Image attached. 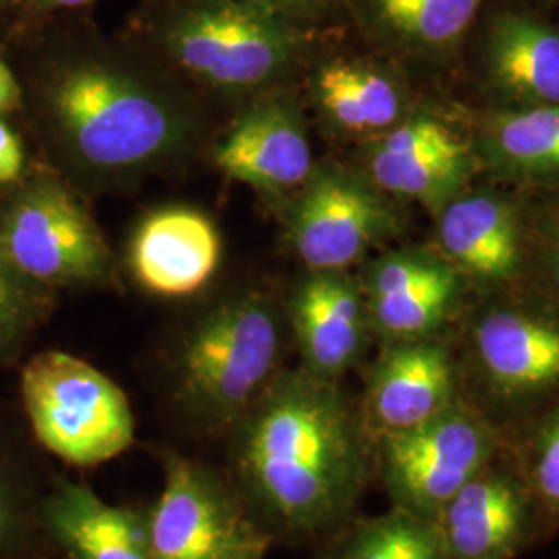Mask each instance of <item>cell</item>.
Instances as JSON below:
<instances>
[{
  "mask_svg": "<svg viewBox=\"0 0 559 559\" xmlns=\"http://www.w3.org/2000/svg\"><path fill=\"white\" fill-rule=\"evenodd\" d=\"M240 475L270 520L318 535L348 519L373 466L360 413L307 371L267 385L239 440Z\"/></svg>",
  "mask_w": 559,
  "mask_h": 559,
  "instance_id": "6da1fadb",
  "label": "cell"
},
{
  "mask_svg": "<svg viewBox=\"0 0 559 559\" xmlns=\"http://www.w3.org/2000/svg\"><path fill=\"white\" fill-rule=\"evenodd\" d=\"M462 392L512 440L559 400V305L489 300L466 323Z\"/></svg>",
  "mask_w": 559,
  "mask_h": 559,
  "instance_id": "7a4b0ae2",
  "label": "cell"
},
{
  "mask_svg": "<svg viewBox=\"0 0 559 559\" xmlns=\"http://www.w3.org/2000/svg\"><path fill=\"white\" fill-rule=\"evenodd\" d=\"M50 108L73 154L94 170L147 166L175 152L185 135L173 102L104 62L62 71L50 90Z\"/></svg>",
  "mask_w": 559,
  "mask_h": 559,
  "instance_id": "3957f363",
  "label": "cell"
},
{
  "mask_svg": "<svg viewBox=\"0 0 559 559\" xmlns=\"http://www.w3.org/2000/svg\"><path fill=\"white\" fill-rule=\"evenodd\" d=\"M21 394L44 448L75 466L117 459L135 440L131 404L115 381L90 362L46 350L21 373Z\"/></svg>",
  "mask_w": 559,
  "mask_h": 559,
  "instance_id": "277c9868",
  "label": "cell"
},
{
  "mask_svg": "<svg viewBox=\"0 0 559 559\" xmlns=\"http://www.w3.org/2000/svg\"><path fill=\"white\" fill-rule=\"evenodd\" d=\"M302 25L235 0H198L168 21L164 46L195 80L260 87L297 60L309 40Z\"/></svg>",
  "mask_w": 559,
  "mask_h": 559,
  "instance_id": "5b68a950",
  "label": "cell"
},
{
  "mask_svg": "<svg viewBox=\"0 0 559 559\" xmlns=\"http://www.w3.org/2000/svg\"><path fill=\"white\" fill-rule=\"evenodd\" d=\"M500 429L466 399L408 431L373 443L392 506L433 524L443 506L506 448Z\"/></svg>",
  "mask_w": 559,
  "mask_h": 559,
  "instance_id": "8992f818",
  "label": "cell"
},
{
  "mask_svg": "<svg viewBox=\"0 0 559 559\" xmlns=\"http://www.w3.org/2000/svg\"><path fill=\"white\" fill-rule=\"evenodd\" d=\"M280 359V321L261 297L228 300L200 321L180 350V394L226 420L267 390Z\"/></svg>",
  "mask_w": 559,
  "mask_h": 559,
  "instance_id": "52a82bcc",
  "label": "cell"
},
{
  "mask_svg": "<svg viewBox=\"0 0 559 559\" xmlns=\"http://www.w3.org/2000/svg\"><path fill=\"white\" fill-rule=\"evenodd\" d=\"M0 260L25 278L73 284L102 276L110 251L78 200L57 182L40 180L4 216Z\"/></svg>",
  "mask_w": 559,
  "mask_h": 559,
  "instance_id": "ba28073f",
  "label": "cell"
},
{
  "mask_svg": "<svg viewBox=\"0 0 559 559\" xmlns=\"http://www.w3.org/2000/svg\"><path fill=\"white\" fill-rule=\"evenodd\" d=\"M443 559H516L551 533L508 443L433 520Z\"/></svg>",
  "mask_w": 559,
  "mask_h": 559,
  "instance_id": "9c48e42d",
  "label": "cell"
},
{
  "mask_svg": "<svg viewBox=\"0 0 559 559\" xmlns=\"http://www.w3.org/2000/svg\"><path fill=\"white\" fill-rule=\"evenodd\" d=\"M293 205L290 239L311 272H344L394 218L376 187L342 170H313Z\"/></svg>",
  "mask_w": 559,
  "mask_h": 559,
  "instance_id": "30bf717a",
  "label": "cell"
},
{
  "mask_svg": "<svg viewBox=\"0 0 559 559\" xmlns=\"http://www.w3.org/2000/svg\"><path fill=\"white\" fill-rule=\"evenodd\" d=\"M460 399V359L445 336L388 342L369 373L360 420L376 443L438 417Z\"/></svg>",
  "mask_w": 559,
  "mask_h": 559,
  "instance_id": "8fae6325",
  "label": "cell"
},
{
  "mask_svg": "<svg viewBox=\"0 0 559 559\" xmlns=\"http://www.w3.org/2000/svg\"><path fill=\"white\" fill-rule=\"evenodd\" d=\"M362 299L369 328L385 344L438 338L459 313L462 282L452 263L394 253L371 265Z\"/></svg>",
  "mask_w": 559,
  "mask_h": 559,
  "instance_id": "7c38bea8",
  "label": "cell"
},
{
  "mask_svg": "<svg viewBox=\"0 0 559 559\" xmlns=\"http://www.w3.org/2000/svg\"><path fill=\"white\" fill-rule=\"evenodd\" d=\"M147 535L152 559H222L258 539L210 477L182 459L168 462Z\"/></svg>",
  "mask_w": 559,
  "mask_h": 559,
  "instance_id": "4fadbf2b",
  "label": "cell"
},
{
  "mask_svg": "<svg viewBox=\"0 0 559 559\" xmlns=\"http://www.w3.org/2000/svg\"><path fill=\"white\" fill-rule=\"evenodd\" d=\"M473 156L466 141L431 117L402 119L378 135L367 154L369 179L376 189L425 203L456 198L471 173Z\"/></svg>",
  "mask_w": 559,
  "mask_h": 559,
  "instance_id": "5bb4252c",
  "label": "cell"
},
{
  "mask_svg": "<svg viewBox=\"0 0 559 559\" xmlns=\"http://www.w3.org/2000/svg\"><path fill=\"white\" fill-rule=\"evenodd\" d=\"M214 160L230 179L267 193L300 189L313 175V154L297 110L284 100H261L240 115Z\"/></svg>",
  "mask_w": 559,
  "mask_h": 559,
  "instance_id": "9a60e30c",
  "label": "cell"
},
{
  "mask_svg": "<svg viewBox=\"0 0 559 559\" xmlns=\"http://www.w3.org/2000/svg\"><path fill=\"white\" fill-rule=\"evenodd\" d=\"M222 260L218 228L191 207H166L141 222L131 242V267L158 297H189L214 278Z\"/></svg>",
  "mask_w": 559,
  "mask_h": 559,
  "instance_id": "2e32d148",
  "label": "cell"
},
{
  "mask_svg": "<svg viewBox=\"0 0 559 559\" xmlns=\"http://www.w3.org/2000/svg\"><path fill=\"white\" fill-rule=\"evenodd\" d=\"M290 318L305 371L321 380L344 376L359 360L371 330L362 290L342 272H313L305 280Z\"/></svg>",
  "mask_w": 559,
  "mask_h": 559,
  "instance_id": "e0dca14e",
  "label": "cell"
},
{
  "mask_svg": "<svg viewBox=\"0 0 559 559\" xmlns=\"http://www.w3.org/2000/svg\"><path fill=\"white\" fill-rule=\"evenodd\" d=\"M483 64L498 90L531 106L559 104V27L506 7L489 15L480 44Z\"/></svg>",
  "mask_w": 559,
  "mask_h": 559,
  "instance_id": "ac0fdd59",
  "label": "cell"
},
{
  "mask_svg": "<svg viewBox=\"0 0 559 559\" xmlns=\"http://www.w3.org/2000/svg\"><path fill=\"white\" fill-rule=\"evenodd\" d=\"M440 242L456 270L483 284H503L520 265L519 221L496 195H456L443 205Z\"/></svg>",
  "mask_w": 559,
  "mask_h": 559,
  "instance_id": "d6986e66",
  "label": "cell"
},
{
  "mask_svg": "<svg viewBox=\"0 0 559 559\" xmlns=\"http://www.w3.org/2000/svg\"><path fill=\"white\" fill-rule=\"evenodd\" d=\"M44 519L73 559H152L147 522L87 487H60L46 503Z\"/></svg>",
  "mask_w": 559,
  "mask_h": 559,
  "instance_id": "ffe728a7",
  "label": "cell"
},
{
  "mask_svg": "<svg viewBox=\"0 0 559 559\" xmlns=\"http://www.w3.org/2000/svg\"><path fill=\"white\" fill-rule=\"evenodd\" d=\"M487 0H353L360 23L388 46L419 57L459 48Z\"/></svg>",
  "mask_w": 559,
  "mask_h": 559,
  "instance_id": "44dd1931",
  "label": "cell"
},
{
  "mask_svg": "<svg viewBox=\"0 0 559 559\" xmlns=\"http://www.w3.org/2000/svg\"><path fill=\"white\" fill-rule=\"evenodd\" d=\"M313 90L321 110L346 133L378 138L404 119L399 83L365 60L325 62L316 73Z\"/></svg>",
  "mask_w": 559,
  "mask_h": 559,
  "instance_id": "7402d4cb",
  "label": "cell"
},
{
  "mask_svg": "<svg viewBox=\"0 0 559 559\" xmlns=\"http://www.w3.org/2000/svg\"><path fill=\"white\" fill-rule=\"evenodd\" d=\"M323 559H443L436 526L404 510L357 520Z\"/></svg>",
  "mask_w": 559,
  "mask_h": 559,
  "instance_id": "603a6c76",
  "label": "cell"
},
{
  "mask_svg": "<svg viewBox=\"0 0 559 559\" xmlns=\"http://www.w3.org/2000/svg\"><path fill=\"white\" fill-rule=\"evenodd\" d=\"M487 147L496 160L524 175H559V104L528 106L489 124Z\"/></svg>",
  "mask_w": 559,
  "mask_h": 559,
  "instance_id": "cb8c5ba5",
  "label": "cell"
},
{
  "mask_svg": "<svg viewBox=\"0 0 559 559\" xmlns=\"http://www.w3.org/2000/svg\"><path fill=\"white\" fill-rule=\"evenodd\" d=\"M545 524L559 533V400L508 441Z\"/></svg>",
  "mask_w": 559,
  "mask_h": 559,
  "instance_id": "d4e9b609",
  "label": "cell"
},
{
  "mask_svg": "<svg viewBox=\"0 0 559 559\" xmlns=\"http://www.w3.org/2000/svg\"><path fill=\"white\" fill-rule=\"evenodd\" d=\"M13 274L15 272L0 260V350L17 332L23 316V299Z\"/></svg>",
  "mask_w": 559,
  "mask_h": 559,
  "instance_id": "484cf974",
  "label": "cell"
},
{
  "mask_svg": "<svg viewBox=\"0 0 559 559\" xmlns=\"http://www.w3.org/2000/svg\"><path fill=\"white\" fill-rule=\"evenodd\" d=\"M235 2L263 9L297 23L320 20L332 7V0H235Z\"/></svg>",
  "mask_w": 559,
  "mask_h": 559,
  "instance_id": "4316f807",
  "label": "cell"
},
{
  "mask_svg": "<svg viewBox=\"0 0 559 559\" xmlns=\"http://www.w3.org/2000/svg\"><path fill=\"white\" fill-rule=\"evenodd\" d=\"M23 170V150L13 129L0 119V182L20 179Z\"/></svg>",
  "mask_w": 559,
  "mask_h": 559,
  "instance_id": "83f0119b",
  "label": "cell"
},
{
  "mask_svg": "<svg viewBox=\"0 0 559 559\" xmlns=\"http://www.w3.org/2000/svg\"><path fill=\"white\" fill-rule=\"evenodd\" d=\"M20 531V508L13 489L0 475V554L13 543Z\"/></svg>",
  "mask_w": 559,
  "mask_h": 559,
  "instance_id": "f1b7e54d",
  "label": "cell"
},
{
  "mask_svg": "<svg viewBox=\"0 0 559 559\" xmlns=\"http://www.w3.org/2000/svg\"><path fill=\"white\" fill-rule=\"evenodd\" d=\"M21 87L13 71L0 60V115L13 110L20 104Z\"/></svg>",
  "mask_w": 559,
  "mask_h": 559,
  "instance_id": "f546056e",
  "label": "cell"
},
{
  "mask_svg": "<svg viewBox=\"0 0 559 559\" xmlns=\"http://www.w3.org/2000/svg\"><path fill=\"white\" fill-rule=\"evenodd\" d=\"M21 2H25L27 7L38 9V11H62V9L85 7V4L96 2V0H21Z\"/></svg>",
  "mask_w": 559,
  "mask_h": 559,
  "instance_id": "4dcf8cb0",
  "label": "cell"
},
{
  "mask_svg": "<svg viewBox=\"0 0 559 559\" xmlns=\"http://www.w3.org/2000/svg\"><path fill=\"white\" fill-rule=\"evenodd\" d=\"M549 278L554 286V295L556 302L559 305V222L554 230V239H551V261H549Z\"/></svg>",
  "mask_w": 559,
  "mask_h": 559,
  "instance_id": "1f68e13d",
  "label": "cell"
},
{
  "mask_svg": "<svg viewBox=\"0 0 559 559\" xmlns=\"http://www.w3.org/2000/svg\"><path fill=\"white\" fill-rule=\"evenodd\" d=\"M261 547H263V540H251V543H247V545H242L239 549L230 551L228 556H224L222 559H260Z\"/></svg>",
  "mask_w": 559,
  "mask_h": 559,
  "instance_id": "d6a6232c",
  "label": "cell"
}]
</instances>
